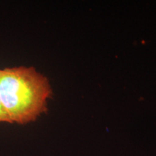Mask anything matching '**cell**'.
I'll return each instance as SVG.
<instances>
[{
    "label": "cell",
    "mask_w": 156,
    "mask_h": 156,
    "mask_svg": "<svg viewBox=\"0 0 156 156\" xmlns=\"http://www.w3.org/2000/svg\"><path fill=\"white\" fill-rule=\"evenodd\" d=\"M52 89L47 77L33 67L0 69V98L12 124L36 121L47 112Z\"/></svg>",
    "instance_id": "cell-1"
},
{
    "label": "cell",
    "mask_w": 156,
    "mask_h": 156,
    "mask_svg": "<svg viewBox=\"0 0 156 156\" xmlns=\"http://www.w3.org/2000/svg\"><path fill=\"white\" fill-rule=\"evenodd\" d=\"M0 123H8V124H12L9 118L7 111L4 106L1 98H0Z\"/></svg>",
    "instance_id": "cell-2"
}]
</instances>
